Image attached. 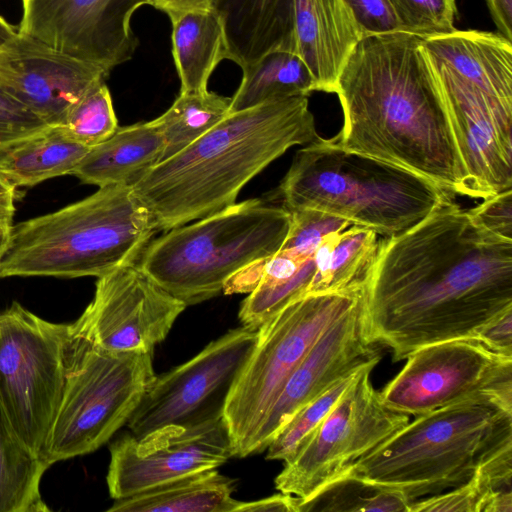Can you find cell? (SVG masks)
Returning <instances> with one entry per match:
<instances>
[{
	"label": "cell",
	"instance_id": "obj_13",
	"mask_svg": "<svg viewBox=\"0 0 512 512\" xmlns=\"http://www.w3.org/2000/svg\"><path fill=\"white\" fill-rule=\"evenodd\" d=\"M257 330L235 328L185 363L155 376L127 425L136 437L166 427L223 418L228 395L257 342Z\"/></svg>",
	"mask_w": 512,
	"mask_h": 512
},
{
	"label": "cell",
	"instance_id": "obj_29",
	"mask_svg": "<svg viewBox=\"0 0 512 512\" xmlns=\"http://www.w3.org/2000/svg\"><path fill=\"white\" fill-rule=\"evenodd\" d=\"M241 69L242 78L231 97L230 113L269 101L308 97L316 91L313 76L295 52L272 51Z\"/></svg>",
	"mask_w": 512,
	"mask_h": 512
},
{
	"label": "cell",
	"instance_id": "obj_18",
	"mask_svg": "<svg viewBox=\"0 0 512 512\" xmlns=\"http://www.w3.org/2000/svg\"><path fill=\"white\" fill-rule=\"evenodd\" d=\"M109 73L20 32L0 44V93L48 126H61L69 109Z\"/></svg>",
	"mask_w": 512,
	"mask_h": 512
},
{
	"label": "cell",
	"instance_id": "obj_43",
	"mask_svg": "<svg viewBox=\"0 0 512 512\" xmlns=\"http://www.w3.org/2000/svg\"><path fill=\"white\" fill-rule=\"evenodd\" d=\"M212 2L213 0H149V5L170 15L185 10L209 9Z\"/></svg>",
	"mask_w": 512,
	"mask_h": 512
},
{
	"label": "cell",
	"instance_id": "obj_3",
	"mask_svg": "<svg viewBox=\"0 0 512 512\" xmlns=\"http://www.w3.org/2000/svg\"><path fill=\"white\" fill-rule=\"evenodd\" d=\"M320 136L308 97L296 96L230 113L132 186L157 232L234 204L244 186L296 145Z\"/></svg>",
	"mask_w": 512,
	"mask_h": 512
},
{
	"label": "cell",
	"instance_id": "obj_21",
	"mask_svg": "<svg viewBox=\"0 0 512 512\" xmlns=\"http://www.w3.org/2000/svg\"><path fill=\"white\" fill-rule=\"evenodd\" d=\"M423 48L432 61L512 109V41L500 33L454 29L425 36Z\"/></svg>",
	"mask_w": 512,
	"mask_h": 512
},
{
	"label": "cell",
	"instance_id": "obj_14",
	"mask_svg": "<svg viewBox=\"0 0 512 512\" xmlns=\"http://www.w3.org/2000/svg\"><path fill=\"white\" fill-rule=\"evenodd\" d=\"M186 307L133 264L98 277L92 301L69 329L104 350L153 353Z\"/></svg>",
	"mask_w": 512,
	"mask_h": 512
},
{
	"label": "cell",
	"instance_id": "obj_22",
	"mask_svg": "<svg viewBox=\"0 0 512 512\" xmlns=\"http://www.w3.org/2000/svg\"><path fill=\"white\" fill-rule=\"evenodd\" d=\"M229 60L240 68L277 51L295 52L294 0H213Z\"/></svg>",
	"mask_w": 512,
	"mask_h": 512
},
{
	"label": "cell",
	"instance_id": "obj_32",
	"mask_svg": "<svg viewBox=\"0 0 512 512\" xmlns=\"http://www.w3.org/2000/svg\"><path fill=\"white\" fill-rule=\"evenodd\" d=\"M403 494L352 477H340L301 505V512H409Z\"/></svg>",
	"mask_w": 512,
	"mask_h": 512
},
{
	"label": "cell",
	"instance_id": "obj_46",
	"mask_svg": "<svg viewBox=\"0 0 512 512\" xmlns=\"http://www.w3.org/2000/svg\"><path fill=\"white\" fill-rule=\"evenodd\" d=\"M12 225L0 226V260L6 249Z\"/></svg>",
	"mask_w": 512,
	"mask_h": 512
},
{
	"label": "cell",
	"instance_id": "obj_2",
	"mask_svg": "<svg viewBox=\"0 0 512 512\" xmlns=\"http://www.w3.org/2000/svg\"><path fill=\"white\" fill-rule=\"evenodd\" d=\"M425 36L363 37L337 79L340 147L414 172L465 196V170Z\"/></svg>",
	"mask_w": 512,
	"mask_h": 512
},
{
	"label": "cell",
	"instance_id": "obj_11",
	"mask_svg": "<svg viewBox=\"0 0 512 512\" xmlns=\"http://www.w3.org/2000/svg\"><path fill=\"white\" fill-rule=\"evenodd\" d=\"M372 370L358 372L329 414L284 461L275 478L277 490L308 501L410 421L383 403L372 385Z\"/></svg>",
	"mask_w": 512,
	"mask_h": 512
},
{
	"label": "cell",
	"instance_id": "obj_23",
	"mask_svg": "<svg viewBox=\"0 0 512 512\" xmlns=\"http://www.w3.org/2000/svg\"><path fill=\"white\" fill-rule=\"evenodd\" d=\"M165 142L154 120L118 127L89 148L71 175L98 187L133 186L163 159Z\"/></svg>",
	"mask_w": 512,
	"mask_h": 512
},
{
	"label": "cell",
	"instance_id": "obj_36",
	"mask_svg": "<svg viewBox=\"0 0 512 512\" xmlns=\"http://www.w3.org/2000/svg\"><path fill=\"white\" fill-rule=\"evenodd\" d=\"M290 213V227L279 250L301 258L314 257L326 234L351 226L341 218L319 211L300 210Z\"/></svg>",
	"mask_w": 512,
	"mask_h": 512
},
{
	"label": "cell",
	"instance_id": "obj_45",
	"mask_svg": "<svg viewBox=\"0 0 512 512\" xmlns=\"http://www.w3.org/2000/svg\"><path fill=\"white\" fill-rule=\"evenodd\" d=\"M18 32V27L11 25L0 16V44L11 38Z\"/></svg>",
	"mask_w": 512,
	"mask_h": 512
},
{
	"label": "cell",
	"instance_id": "obj_10",
	"mask_svg": "<svg viewBox=\"0 0 512 512\" xmlns=\"http://www.w3.org/2000/svg\"><path fill=\"white\" fill-rule=\"evenodd\" d=\"M69 338V324L44 320L18 302L0 313V402L39 456L62 398Z\"/></svg>",
	"mask_w": 512,
	"mask_h": 512
},
{
	"label": "cell",
	"instance_id": "obj_7",
	"mask_svg": "<svg viewBox=\"0 0 512 512\" xmlns=\"http://www.w3.org/2000/svg\"><path fill=\"white\" fill-rule=\"evenodd\" d=\"M291 213L260 198L234 203L150 241L138 267L172 296L195 305L281 247Z\"/></svg>",
	"mask_w": 512,
	"mask_h": 512
},
{
	"label": "cell",
	"instance_id": "obj_1",
	"mask_svg": "<svg viewBox=\"0 0 512 512\" xmlns=\"http://www.w3.org/2000/svg\"><path fill=\"white\" fill-rule=\"evenodd\" d=\"M512 309V240L448 200L410 229L381 239L364 288L367 340L395 361L433 343L473 339Z\"/></svg>",
	"mask_w": 512,
	"mask_h": 512
},
{
	"label": "cell",
	"instance_id": "obj_40",
	"mask_svg": "<svg viewBox=\"0 0 512 512\" xmlns=\"http://www.w3.org/2000/svg\"><path fill=\"white\" fill-rule=\"evenodd\" d=\"M474 340L496 354L512 357V309L483 325Z\"/></svg>",
	"mask_w": 512,
	"mask_h": 512
},
{
	"label": "cell",
	"instance_id": "obj_26",
	"mask_svg": "<svg viewBox=\"0 0 512 512\" xmlns=\"http://www.w3.org/2000/svg\"><path fill=\"white\" fill-rule=\"evenodd\" d=\"M235 480L216 469L193 473L137 495L115 500L109 512H234Z\"/></svg>",
	"mask_w": 512,
	"mask_h": 512
},
{
	"label": "cell",
	"instance_id": "obj_37",
	"mask_svg": "<svg viewBox=\"0 0 512 512\" xmlns=\"http://www.w3.org/2000/svg\"><path fill=\"white\" fill-rule=\"evenodd\" d=\"M48 127L19 102L0 93V156Z\"/></svg>",
	"mask_w": 512,
	"mask_h": 512
},
{
	"label": "cell",
	"instance_id": "obj_28",
	"mask_svg": "<svg viewBox=\"0 0 512 512\" xmlns=\"http://www.w3.org/2000/svg\"><path fill=\"white\" fill-rule=\"evenodd\" d=\"M315 270L314 257L301 258L278 250L262 266L259 280L241 303L243 326L257 330L281 309L306 294Z\"/></svg>",
	"mask_w": 512,
	"mask_h": 512
},
{
	"label": "cell",
	"instance_id": "obj_42",
	"mask_svg": "<svg viewBox=\"0 0 512 512\" xmlns=\"http://www.w3.org/2000/svg\"><path fill=\"white\" fill-rule=\"evenodd\" d=\"M486 3L499 33L512 41V0H486Z\"/></svg>",
	"mask_w": 512,
	"mask_h": 512
},
{
	"label": "cell",
	"instance_id": "obj_12",
	"mask_svg": "<svg viewBox=\"0 0 512 512\" xmlns=\"http://www.w3.org/2000/svg\"><path fill=\"white\" fill-rule=\"evenodd\" d=\"M402 370L380 392L383 403L419 416L473 398H487L512 412V357L473 339L423 346L407 356Z\"/></svg>",
	"mask_w": 512,
	"mask_h": 512
},
{
	"label": "cell",
	"instance_id": "obj_35",
	"mask_svg": "<svg viewBox=\"0 0 512 512\" xmlns=\"http://www.w3.org/2000/svg\"><path fill=\"white\" fill-rule=\"evenodd\" d=\"M404 31L422 36L455 29L456 0H389Z\"/></svg>",
	"mask_w": 512,
	"mask_h": 512
},
{
	"label": "cell",
	"instance_id": "obj_44",
	"mask_svg": "<svg viewBox=\"0 0 512 512\" xmlns=\"http://www.w3.org/2000/svg\"><path fill=\"white\" fill-rule=\"evenodd\" d=\"M16 188L0 176V226L12 225Z\"/></svg>",
	"mask_w": 512,
	"mask_h": 512
},
{
	"label": "cell",
	"instance_id": "obj_9",
	"mask_svg": "<svg viewBox=\"0 0 512 512\" xmlns=\"http://www.w3.org/2000/svg\"><path fill=\"white\" fill-rule=\"evenodd\" d=\"M363 294L364 288L306 294L257 329L255 348L224 408L234 457L262 452V429L288 378L320 335Z\"/></svg>",
	"mask_w": 512,
	"mask_h": 512
},
{
	"label": "cell",
	"instance_id": "obj_27",
	"mask_svg": "<svg viewBox=\"0 0 512 512\" xmlns=\"http://www.w3.org/2000/svg\"><path fill=\"white\" fill-rule=\"evenodd\" d=\"M89 148L71 140L61 126L15 145L0 156V176L14 188L71 174Z\"/></svg>",
	"mask_w": 512,
	"mask_h": 512
},
{
	"label": "cell",
	"instance_id": "obj_31",
	"mask_svg": "<svg viewBox=\"0 0 512 512\" xmlns=\"http://www.w3.org/2000/svg\"><path fill=\"white\" fill-rule=\"evenodd\" d=\"M231 98L209 90L179 93L154 122L165 142L163 160L177 154L230 114Z\"/></svg>",
	"mask_w": 512,
	"mask_h": 512
},
{
	"label": "cell",
	"instance_id": "obj_20",
	"mask_svg": "<svg viewBox=\"0 0 512 512\" xmlns=\"http://www.w3.org/2000/svg\"><path fill=\"white\" fill-rule=\"evenodd\" d=\"M296 54L316 91L334 93L339 74L362 34L344 0H294Z\"/></svg>",
	"mask_w": 512,
	"mask_h": 512
},
{
	"label": "cell",
	"instance_id": "obj_15",
	"mask_svg": "<svg viewBox=\"0 0 512 512\" xmlns=\"http://www.w3.org/2000/svg\"><path fill=\"white\" fill-rule=\"evenodd\" d=\"M109 450L106 481L114 500L216 469L234 457L224 417L191 427H166L141 437L125 434Z\"/></svg>",
	"mask_w": 512,
	"mask_h": 512
},
{
	"label": "cell",
	"instance_id": "obj_17",
	"mask_svg": "<svg viewBox=\"0 0 512 512\" xmlns=\"http://www.w3.org/2000/svg\"><path fill=\"white\" fill-rule=\"evenodd\" d=\"M429 58V57H428ZM465 170V196L485 199L512 188V109L429 58Z\"/></svg>",
	"mask_w": 512,
	"mask_h": 512
},
{
	"label": "cell",
	"instance_id": "obj_38",
	"mask_svg": "<svg viewBox=\"0 0 512 512\" xmlns=\"http://www.w3.org/2000/svg\"><path fill=\"white\" fill-rule=\"evenodd\" d=\"M362 38L404 31L389 0H344Z\"/></svg>",
	"mask_w": 512,
	"mask_h": 512
},
{
	"label": "cell",
	"instance_id": "obj_30",
	"mask_svg": "<svg viewBox=\"0 0 512 512\" xmlns=\"http://www.w3.org/2000/svg\"><path fill=\"white\" fill-rule=\"evenodd\" d=\"M50 467L19 437L0 402V512H47L40 483Z\"/></svg>",
	"mask_w": 512,
	"mask_h": 512
},
{
	"label": "cell",
	"instance_id": "obj_39",
	"mask_svg": "<svg viewBox=\"0 0 512 512\" xmlns=\"http://www.w3.org/2000/svg\"><path fill=\"white\" fill-rule=\"evenodd\" d=\"M468 211L486 231L512 240V188L483 199L480 205Z\"/></svg>",
	"mask_w": 512,
	"mask_h": 512
},
{
	"label": "cell",
	"instance_id": "obj_33",
	"mask_svg": "<svg viewBox=\"0 0 512 512\" xmlns=\"http://www.w3.org/2000/svg\"><path fill=\"white\" fill-rule=\"evenodd\" d=\"M118 127L111 94L105 82L76 102L61 125L71 140L88 148L108 139Z\"/></svg>",
	"mask_w": 512,
	"mask_h": 512
},
{
	"label": "cell",
	"instance_id": "obj_5",
	"mask_svg": "<svg viewBox=\"0 0 512 512\" xmlns=\"http://www.w3.org/2000/svg\"><path fill=\"white\" fill-rule=\"evenodd\" d=\"M278 195L289 212H323L392 237L451 200L430 180L319 137L299 149Z\"/></svg>",
	"mask_w": 512,
	"mask_h": 512
},
{
	"label": "cell",
	"instance_id": "obj_41",
	"mask_svg": "<svg viewBox=\"0 0 512 512\" xmlns=\"http://www.w3.org/2000/svg\"><path fill=\"white\" fill-rule=\"evenodd\" d=\"M302 499L280 492L251 502H238L234 512H301Z\"/></svg>",
	"mask_w": 512,
	"mask_h": 512
},
{
	"label": "cell",
	"instance_id": "obj_25",
	"mask_svg": "<svg viewBox=\"0 0 512 512\" xmlns=\"http://www.w3.org/2000/svg\"><path fill=\"white\" fill-rule=\"evenodd\" d=\"M380 241L376 232L355 225L326 234L315 251V270L306 294L365 288Z\"/></svg>",
	"mask_w": 512,
	"mask_h": 512
},
{
	"label": "cell",
	"instance_id": "obj_4",
	"mask_svg": "<svg viewBox=\"0 0 512 512\" xmlns=\"http://www.w3.org/2000/svg\"><path fill=\"white\" fill-rule=\"evenodd\" d=\"M156 232L131 186L99 187L78 202L12 226L0 278H98L137 264Z\"/></svg>",
	"mask_w": 512,
	"mask_h": 512
},
{
	"label": "cell",
	"instance_id": "obj_34",
	"mask_svg": "<svg viewBox=\"0 0 512 512\" xmlns=\"http://www.w3.org/2000/svg\"><path fill=\"white\" fill-rule=\"evenodd\" d=\"M361 371V370H359ZM342 377L298 410L267 446V459L286 461L329 414L358 372Z\"/></svg>",
	"mask_w": 512,
	"mask_h": 512
},
{
	"label": "cell",
	"instance_id": "obj_8",
	"mask_svg": "<svg viewBox=\"0 0 512 512\" xmlns=\"http://www.w3.org/2000/svg\"><path fill=\"white\" fill-rule=\"evenodd\" d=\"M155 376L152 353L104 350L70 331L62 398L40 457L51 466L100 448L127 424Z\"/></svg>",
	"mask_w": 512,
	"mask_h": 512
},
{
	"label": "cell",
	"instance_id": "obj_19",
	"mask_svg": "<svg viewBox=\"0 0 512 512\" xmlns=\"http://www.w3.org/2000/svg\"><path fill=\"white\" fill-rule=\"evenodd\" d=\"M364 294L316 340L274 403L260 436L264 451L303 406L344 376L374 368L381 359L363 325Z\"/></svg>",
	"mask_w": 512,
	"mask_h": 512
},
{
	"label": "cell",
	"instance_id": "obj_6",
	"mask_svg": "<svg viewBox=\"0 0 512 512\" xmlns=\"http://www.w3.org/2000/svg\"><path fill=\"white\" fill-rule=\"evenodd\" d=\"M509 444L512 412L473 398L416 416L341 477L397 491L414 502L467 482Z\"/></svg>",
	"mask_w": 512,
	"mask_h": 512
},
{
	"label": "cell",
	"instance_id": "obj_24",
	"mask_svg": "<svg viewBox=\"0 0 512 512\" xmlns=\"http://www.w3.org/2000/svg\"><path fill=\"white\" fill-rule=\"evenodd\" d=\"M168 17L180 93L208 90L215 68L221 61L229 59L221 19L212 8L180 11Z\"/></svg>",
	"mask_w": 512,
	"mask_h": 512
},
{
	"label": "cell",
	"instance_id": "obj_16",
	"mask_svg": "<svg viewBox=\"0 0 512 512\" xmlns=\"http://www.w3.org/2000/svg\"><path fill=\"white\" fill-rule=\"evenodd\" d=\"M149 0H22L18 32L108 71L139 45L134 12Z\"/></svg>",
	"mask_w": 512,
	"mask_h": 512
}]
</instances>
